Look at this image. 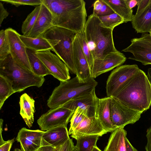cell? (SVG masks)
<instances>
[{
	"label": "cell",
	"mask_w": 151,
	"mask_h": 151,
	"mask_svg": "<svg viewBox=\"0 0 151 151\" xmlns=\"http://www.w3.org/2000/svg\"><path fill=\"white\" fill-rule=\"evenodd\" d=\"M50 11L53 26L77 33L84 30L87 14L83 0H42Z\"/></svg>",
	"instance_id": "cell-1"
},
{
	"label": "cell",
	"mask_w": 151,
	"mask_h": 151,
	"mask_svg": "<svg viewBox=\"0 0 151 151\" xmlns=\"http://www.w3.org/2000/svg\"><path fill=\"white\" fill-rule=\"evenodd\" d=\"M112 97L137 112L146 111L151 105V85L147 75L139 69Z\"/></svg>",
	"instance_id": "cell-2"
},
{
	"label": "cell",
	"mask_w": 151,
	"mask_h": 151,
	"mask_svg": "<svg viewBox=\"0 0 151 151\" xmlns=\"http://www.w3.org/2000/svg\"><path fill=\"white\" fill-rule=\"evenodd\" d=\"M84 31L93 60L117 50L113 41V29L104 27L93 13L88 16Z\"/></svg>",
	"instance_id": "cell-3"
},
{
	"label": "cell",
	"mask_w": 151,
	"mask_h": 151,
	"mask_svg": "<svg viewBox=\"0 0 151 151\" xmlns=\"http://www.w3.org/2000/svg\"><path fill=\"white\" fill-rule=\"evenodd\" d=\"M76 32L53 26L42 36L48 42L54 52L68 68L70 72L76 74L73 56V42Z\"/></svg>",
	"instance_id": "cell-4"
},
{
	"label": "cell",
	"mask_w": 151,
	"mask_h": 151,
	"mask_svg": "<svg viewBox=\"0 0 151 151\" xmlns=\"http://www.w3.org/2000/svg\"><path fill=\"white\" fill-rule=\"evenodd\" d=\"M0 74L11 82L15 93L21 92L31 86L40 87L45 81L44 77L38 76L17 64L10 54L4 60H0Z\"/></svg>",
	"instance_id": "cell-5"
},
{
	"label": "cell",
	"mask_w": 151,
	"mask_h": 151,
	"mask_svg": "<svg viewBox=\"0 0 151 151\" xmlns=\"http://www.w3.org/2000/svg\"><path fill=\"white\" fill-rule=\"evenodd\" d=\"M97 85L98 82L93 78L82 82L76 76L67 81H60L49 97L47 105L50 109L61 106L73 99L91 92Z\"/></svg>",
	"instance_id": "cell-6"
},
{
	"label": "cell",
	"mask_w": 151,
	"mask_h": 151,
	"mask_svg": "<svg viewBox=\"0 0 151 151\" xmlns=\"http://www.w3.org/2000/svg\"><path fill=\"white\" fill-rule=\"evenodd\" d=\"M74 113L63 104L50 109L40 117L37 123L41 130L44 131L58 127H67Z\"/></svg>",
	"instance_id": "cell-7"
},
{
	"label": "cell",
	"mask_w": 151,
	"mask_h": 151,
	"mask_svg": "<svg viewBox=\"0 0 151 151\" xmlns=\"http://www.w3.org/2000/svg\"><path fill=\"white\" fill-rule=\"evenodd\" d=\"M139 69L137 65L133 64L121 65L114 69L106 81V88L107 96H113Z\"/></svg>",
	"instance_id": "cell-8"
},
{
	"label": "cell",
	"mask_w": 151,
	"mask_h": 151,
	"mask_svg": "<svg viewBox=\"0 0 151 151\" xmlns=\"http://www.w3.org/2000/svg\"><path fill=\"white\" fill-rule=\"evenodd\" d=\"M131 44L122 51L129 52L133 55L129 59L139 61L144 65L151 64V36L143 33L141 37L131 40Z\"/></svg>",
	"instance_id": "cell-9"
},
{
	"label": "cell",
	"mask_w": 151,
	"mask_h": 151,
	"mask_svg": "<svg viewBox=\"0 0 151 151\" xmlns=\"http://www.w3.org/2000/svg\"><path fill=\"white\" fill-rule=\"evenodd\" d=\"M36 53L50 75L60 82L70 79L68 68L58 55L50 50L36 52Z\"/></svg>",
	"instance_id": "cell-10"
},
{
	"label": "cell",
	"mask_w": 151,
	"mask_h": 151,
	"mask_svg": "<svg viewBox=\"0 0 151 151\" xmlns=\"http://www.w3.org/2000/svg\"><path fill=\"white\" fill-rule=\"evenodd\" d=\"M111 116L114 125L117 128H124L139 120L142 113L129 108L116 98L111 97Z\"/></svg>",
	"instance_id": "cell-11"
},
{
	"label": "cell",
	"mask_w": 151,
	"mask_h": 151,
	"mask_svg": "<svg viewBox=\"0 0 151 151\" xmlns=\"http://www.w3.org/2000/svg\"><path fill=\"white\" fill-rule=\"evenodd\" d=\"M6 29L10 45V54L13 59L19 65L32 71L27 53V48L20 37V35L11 28Z\"/></svg>",
	"instance_id": "cell-12"
},
{
	"label": "cell",
	"mask_w": 151,
	"mask_h": 151,
	"mask_svg": "<svg viewBox=\"0 0 151 151\" xmlns=\"http://www.w3.org/2000/svg\"><path fill=\"white\" fill-rule=\"evenodd\" d=\"M126 60L124 54L118 50L111 52L103 58L94 60L91 71L92 77L95 78L121 66Z\"/></svg>",
	"instance_id": "cell-13"
},
{
	"label": "cell",
	"mask_w": 151,
	"mask_h": 151,
	"mask_svg": "<svg viewBox=\"0 0 151 151\" xmlns=\"http://www.w3.org/2000/svg\"><path fill=\"white\" fill-rule=\"evenodd\" d=\"M73 56L76 75L80 81L86 82L93 78L87 60L82 50L77 33L73 42Z\"/></svg>",
	"instance_id": "cell-14"
},
{
	"label": "cell",
	"mask_w": 151,
	"mask_h": 151,
	"mask_svg": "<svg viewBox=\"0 0 151 151\" xmlns=\"http://www.w3.org/2000/svg\"><path fill=\"white\" fill-rule=\"evenodd\" d=\"M99 98L95 93V89L92 91L73 99L64 105L70 110L74 111L79 108L88 117L96 116V106Z\"/></svg>",
	"instance_id": "cell-15"
},
{
	"label": "cell",
	"mask_w": 151,
	"mask_h": 151,
	"mask_svg": "<svg viewBox=\"0 0 151 151\" xmlns=\"http://www.w3.org/2000/svg\"><path fill=\"white\" fill-rule=\"evenodd\" d=\"M107 133L96 116H86L74 130L71 136L76 139L83 136L94 135L102 136Z\"/></svg>",
	"instance_id": "cell-16"
},
{
	"label": "cell",
	"mask_w": 151,
	"mask_h": 151,
	"mask_svg": "<svg viewBox=\"0 0 151 151\" xmlns=\"http://www.w3.org/2000/svg\"><path fill=\"white\" fill-rule=\"evenodd\" d=\"M111 97L99 98L96 109V116L107 132H113L118 128L111 120Z\"/></svg>",
	"instance_id": "cell-17"
},
{
	"label": "cell",
	"mask_w": 151,
	"mask_h": 151,
	"mask_svg": "<svg viewBox=\"0 0 151 151\" xmlns=\"http://www.w3.org/2000/svg\"><path fill=\"white\" fill-rule=\"evenodd\" d=\"M53 26L52 14L48 9L42 4L35 24L27 36L32 38L41 36Z\"/></svg>",
	"instance_id": "cell-18"
},
{
	"label": "cell",
	"mask_w": 151,
	"mask_h": 151,
	"mask_svg": "<svg viewBox=\"0 0 151 151\" xmlns=\"http://www.w3.org/2000/svg\"><path fill=\"white\" fill-rule=\"evenodd\" d=\"M42 138L56 147L64 144L70 137L67 127L61 126L45 131Z\"/></svg>",
	"instance_id": "cell-19"
},
{
	"label": "cell",
	"mask_w": 151,
	"mask_h": 151,
	"mask_svg": "<svg viewBox=\"0 0 151 151\" xmlns=\"http://www.w3.org/2000/svg\"><path fill=\"white\" fill-rule=\"evenodd\" d=\"M35 103L34 100L27 93H24L20 97V114L29 128L32 126L34 121Z\"/></svg>",
	"instance_id": "cell-20"
},
{
	"label": "cell",
	"mask_w": 151,
	"mask_h": 151,
	"mask_svg": "<svg viewBox=\"0 0 151 151\" xmlns=\"http://www.w3.org/2000/svg\"><path fill=\"white\" fill-rule=\"evenodd\" d=\"M112 132L104 151H126L127 131L119 128Z\"/></svg>",
	"instance_id": "cell-21"
},
{
	"label": "cell",
	"mask_w": 151,
	"mask_h": 151,
	"mask_svg": "<svg viewBox=\"0 0 151 151\" xmlns=\"http://www.w3.org/2000/svg\"><path fill=\"white\" fill-rule=\"evenodd\" d=\"M131 22L137 33L150 32L151 30V9L148 6L141 13L134 15Z\"/></svg>",
	"instance_id": "cell-22"
},
{
	"label": "cell",
	"mask_w": 151,
	"mask_h": 151,
	"mask_svg": "<svg viewBox=\"0 0 151 151\" xmlns=\"http://www.w3.org/2000/svg\"><path fill=\"white\" fill-rule=\"evenodd\" d=\"M114 13L122 17L124 23L131 22L133 18V10L128 6L125 0H103Z\"/></svg>",
	"instance_id": "cell-23"
},
{
	"label": "cell",
	"mask_w": 151,
	"mask_h": 151,
	"mask_svg": "<svg viewBox=\"0 0 151 151\" xmlns=\"http://www.w3.org/2000/svg\"><path fill=\"white\" fill-rule=\"evenodd\" d=\"M20 37L27 49L35 52L50 50L52 48L47 40L42 37L32 38L23 35H20Z\"/></svg>",
	"instance_id": "cell-24"
},
{
	"label": "cell",
	"mask_w": 151,
	"mask_h": 151,
	"mask_svg": "<svg viewBox=\"0 0 151 151\" xmlns=\"http://www.w3.org/2000/svg\"><path fill=\"white\" fill-rule=\"evenodd\" d=\"M29 62L32 71L36 75L42 77L50 75L43 63L37 56L36 52L27 49Z\"/></svg>",
	"instance_id": "cell-25"
},
{
	"label": "cell",
	"mask_w": 151,
	"mask_h": 151,
	"mask_svg": "<svg viewBox=\"0 0 151 151\" xmlns=\"http://www.w3.org/2000/svg\"><path fill=\"white\" fill-rule=\"evenodd\" d=\"M45 132L41 130H30L23 127L19 131L17 137L23 138L29 143L40 147L42 136Z\"/></svg>",
	"instance_id": "cell-26"
},
{
	"label": "cell",
	"mask_w": 151,
	"mask_h": 151,
	"mask_svg": "<svg viewBox=\"0 0 151 151\" xmlns=\"http://www.w3.org/2000/svg\"><path fill=\"white\" fill-rule=\"evenodd\" d=\"M15 93L11 82L3 76L0 74V109L5 101Z\"/></svg>",
	"instance_id": "cell-27"
},
{
	"label": "cell",
	"mask_w": 151,
	"mask_h": 151,
	"mask_svg": "<svg viewBox=\"0 0 151 151\" xmlns=\"http://www.w3.org/2000/svg\"><path fill=\"white\" fill-rule=\"evenodd\" d=\"M98 135L83 136L76 139L78 151H92L99 137Z\"/></svg>",
	"instance_id": "cell-28"
},
{
	"label": "cell",
	"mask_w": 151,
	"mask_h": 151,
	"mask_svg": "<svg viewBox=\"0 0 151 151\" xmlns=\"http://www.w3.org/2000/svg\"><path fill=\"white\" fill-rule=\"evenodd\" d=\"M41 5L36 6L23 22L21 27L23 35L28 36L32 30L39 14Z\"/></svg>",
	"instance_id": "cell-29"
},
{
	"label": "cell",
	"mask_w": 151,
	"mask_h": 151,
	"mask_svg": "<svg viewBox=\"0 0 151 151\" xmlns=\"http://www.w3.org/2000/svg\"><path fill=\"white\" fill-rule=\"evenodd\" d=\"M98 17L104 27L113 30L115 27L124 23L123 19L115 13Z\"/></svg>",
	"instance_id": "cell-30"
},
{
	"label": "cell",
	"mask_w": 151,
	"mask_h": 151,
	"mask_svg": "<svg viewBox=\"0 0 151 151\" xmlns=\"http://www.w3.org/2000/svg\"><path fill=\"white\" fill-rule=\"evenodd\" d=\"M10 54V45L6 29H1L0 31V60L5 59Z\"/></svg>",
	"instance_id": "cell-31"
},
{
	"label": "cell",
	"mask_w": 151,
	"mask_h": 151,
	"mask_svg": "<svg viewBox=\"0 0 151 151\" xmlns=\"http://www.w3.org/2000/svg\"><path fill=\"white\" fill-rule=\"evenodd\" d=\"M77 34L82 50L87 59L91 72L93 59L87 43L84 31Z\"/></svg>",
	"instance_id": "cell-32"
},
{
	"label": "cell",
	"mask_w": 151,
	"mask_h": 151,
	"mask_svg": "<svg viewBox=\"0 0 151 151\" xmlns=\"http://www.w3.org/2000/svg\"><path fill=\"white\" fill-rule=\"evenodd\" d=\"M86 116L84 113L79 108H77L70 120V126L68 131L69 135H71L74 130Z\"/></svg>",
	"instance_id": "cell-33"
},
{
	"label": "cell",
	"mask_w": 151,
	"mask_h": 151,
	"mask_svg": "<svg viewBox=\"0 0 151 151\" xmlns=\"http://www.w3.org/2000/svg\"><path fill=\"white\" fill-rule=\"evenodd\" d=\"M0 1L11 4L17 7L24 5L37 6L42 4V0H0Z\"/></svg>",
	"instance_id": "cell-34"
},
{
	"label": "cell",
	"mask_w": 151,
	"mask_h": 151,
	"mask_svg": "<svg viewBox=\"0 0 151 151\" xmlns=\"http://www.w3.org/2000/svg\"><path fill=\"white\" fill-rule=\"evenodd\" d=\"M102 0L103 1V0ZM103 1V4L101 9L95 15L98 17H100L109 15L114 13V11L109 6Z\"/></svg>",
	"instance_id": "cell-35"
},
{
	"label": "cell",
	"mask_w": 151,
	"mask_h": 151,
	"mask_svg": "<svg viewBox=\"0 0 151 151\" xmlns=\"http://www.w3.org/2000/svg\"><path fill=\"white\" fill-rule=\"evenodd\" d=\"M150 0H138V8L136 14L141 13L149 6Z\"/></svg>",
	"instance_id": "cell-36"
},
{
	"label": "cell",
	"mask_w": 151,
	"mask_h": 151,
	"mask_svg": "<svg viewBox=\"0 0 151 151\" xmlns=\"http://www.w3.org/2000/svg\"><path fill=\"white\" fill-rule=\"evenodd\" d=\"M15 138L9 139L0 145V151H10L12 145L14 142Z\"/></svg>",
	"instance_id": "cell-37"
},
{
	"label": "cell",
	"mask_w": 151,
	"mask_h": 151,
	"mask_svg": "<svg viewBox=\"0 0 151 151\" xmlns=\"http://www.w3.org/2000/svg\"><path fill=\"white\" fill-rule=\"evenodd\" d=\"M9 14V13L5 8L1 1H0V26L4 19L6 18Z\"/></svg>",
	"instance_id": "cell-38"
},
{
	"label": "cell",
	"mask_w": 151,
	"mask_h": 151,
	"mask_svg": "<svg viewBox=\"0 0 151 151\" xmlns=\"http://www.w3.org/2000/svg\"><path fill=\"white\" fill-rule=\"evenodd\" d=\"M41 151H55L56 147L49 144L42 138L40 146Z\"/></svg>",
	"instance_id": "cell-39"
},
{
	"label": "cell",
	"mask_w": 151,
	"mask_h": 151,
	"mask_svg": "<svg viewBox=\"0 0 151 151\" xmlns=\"http://www.w3.org/2000/svg\"><path fill=\"white\" fill-rule=\"evenodd\" d=\"M64 151H78V149L74 145L73 140L70 139L67 142V144Z\"/></svg>",
	"instance_id": "cell-40"
},
{
	"label": "cell",
	"mask_w": 151,
	"mask_h": 151,
	"mask_svg": "<svg viewBox=\"0 0 151 151\" xmlns=\"http://www.w3.org/2000/svg\"><path fill=\"white\" fill-rule=\"evenodd\" d=\"M147 142L145 149L146 151H151V127L147 129Z\"/></svg>",
	"instance_id": "cell-41"
},
{
	"label": "cell",
	"mask_w": 151,
	"mask_h": 151,
	"mask_svg": "<svg viewBox=\"0 0 151 151\" xmlns=\"http://www.w3.org/2000/svg\"><path fill=\"white\" fill-rule=\"evenodd\" d=\"M103 4L102 0L96 1L93 4V14L95 15L101 9Z\"/></svg>",
	"instance_id": "cell-42"
},
{
	"label": "cell",
	"mask_w": 151,
	"mask_h": 151,
	"mask_svg": "<svg viewBox=\"0 0 151 151\" xmlns=\"http://www.w3.org/2000/svg\"><path fill=\"white\" fill-rule=\"evenodd\" d=\"M126 151H138L130 143L127 138H126Z\"/></svg>",
	"instance_id": "cell-43"
},
{
	"label": "cell",
	"mask_w": 151,
	"mask_h": 151,
	"mask_svg": "<svg viewBox=\"0 0 151 151\" xmlns=\"http://www.w3.org/2000/svg\"><path fill=\"white\" fill-rule=\"evenodd\" d=\"M125 0L128 6L131 9L137 5L138 1V0Z\"/></svg>",
	"instance_id": "cell-44"
},
{
	"label": "cell",
	"mask_w": 151,
	"mask_h": 151,
	"mask_svg": "<svg viewBox=\"0 0 151 151\" xmlns=\"http://www.w3.org/2000/svg\"><path fill=\"white\" fill-rule=\"evenodd\" d=\"M3 120L2 119H0V145L3 144L6 141L3 139L2 134L3 131Z\"/></svg>",
	"instance_id": "cell-45"
},
{
	"label": "cell",
	"mask_w": 151,
	"mask_h": 151,
	"mask_svg": "<svg viewBox=\"0 0 151 151\" xmlns=\"http://www.w3.org/2000/svg\"><path fill=\"white\" fill-rule=\"evenodd\" d=\"M67 142L63 145L56 147L55 151H64L67 144Z\"/></svg>",
	"instance_id": "cell-46"
},
{
	"label": "cell",
	"mask_w": 151,
	"mask_h": 151,
	"mask_svg": "<svg viewBox=\"0 0 151 151\" xmlns=\"http://www.w3.org/2000/svg\"><path fill=\"white\" fill-rule=\"evenodd\" d=\"M147 76L151 85V68H149L148 69Z\"/></svg>",
	"instance_id": "cell-47"
},
{
	"label": "cell",
	"mask_w": 151,
	"mask_h": 151,
	"mask_svg": "<svg viewBox=\"0 0 151 151\" xmlns=\"http://www.w3.org/2000/svg\"><path fill=\"white\" fill-rule=\"evenodd\" d=\"M92 151H102L99 148L96 146H95Z\"/></svg>",
	"instance_id": "cell-48"
},
{
	"label": "cell",
	"mask_w": 151,
	"mask_h": 151,
	"mask_svg": "<svg viewBox=\"0 0 151 151\" xmlns=\"http://www.w3.org/2000/svg\"><path fill=\"white\" fill-rule=\"evenodd\" d=\"M14 151H23V150L22 149H20L18 148H15Z\"/></svg>",
	"instance_id": "cell-49"
},
{
	"label": "cell",
	"mask_w": 151,
	"mask_h": 151,
	"mask_svg": "<svg viewBox=\"0 0 151 151\" xmlns=\"http://www.w3.org/2000/svg\"><path fill=\"white\" fill-rule=\"evenodd\" d=\"M148 6L151 9V0H150V3Z\"/></svg>",
	"instance_id": "cell-50"
},
{
	"label": "cell",
	"mask_w": 151,
	"mask_h": 151,
	"mask_svg": "<svg viewBox=\"0 0 151 151\" xmlns=\"http://www.w3.org/2000/svg\"><path fill=\"white\" fill-rule=\"evenodd\" d=\"M36 151H41V150L40 147Z\"/></svg>",
	"instance_id": "cell-51"
},
{
	"label": "cell",
	"mask_w": 151,
	"mask_h": 151,
	"mask_svg": "<svg viewBox=\"0 0 151 151\" xmlns=\"http://www.w3.org/2000/svg\"><path fill=\"white\" fill-rule=\"evenodd\" d=\"M149 33H150L149 34H150V36H151V30Z\"/></svg>",
	"instance_id": "cell-52"
}]
</instances>
